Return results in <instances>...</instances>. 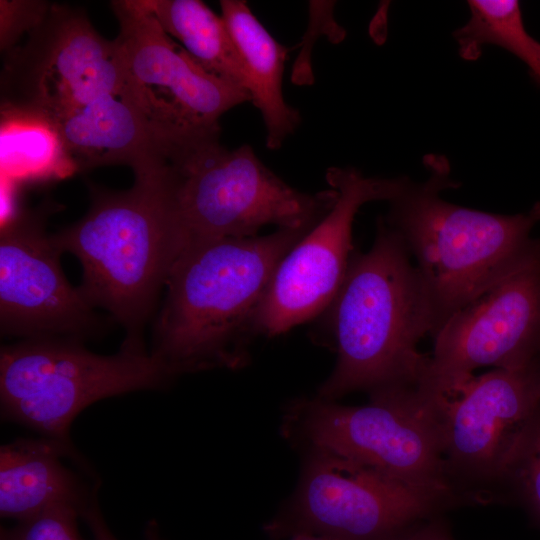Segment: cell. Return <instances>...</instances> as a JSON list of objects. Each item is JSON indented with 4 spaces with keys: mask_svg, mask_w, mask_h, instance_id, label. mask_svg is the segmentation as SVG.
<instances>
[{
    "mask_svg": "<svg viewBox=\"0 0 540 540\" xmlns=\"http://www.w3.org/2000/svg\"><path fill=\"white\" fill-rule=\"evenodd\" d=\"M312 227L187 244L170 271L150 353L174 378L243 366L269 282Z\"/></svg>",
    "mask_w": 540,
    "mask_h": 540,
    "instance_id": "1",
    "label": "cell"
},
{
    "mask_svg": "<svg viewBox=\"0 0 540 540\" xmlns=\"http://www.w3.org/2000/svg\"><path fill=\"white\" fill-rule=\"evenodd\" d=\"M134 176L124 191L90 184L87 213L52 236L80 261L86 300L124 328L121 345L145 349L144 326L186 239L169 162Z\"/></svg>",
    "mask_w": 540,
    "mask_h": 540,
    "instance_id": "2",
    "label": "cell"
},
{
    "mask_svg": "<svg viewBox=\"0 0 540 540\" xmlns=\"http://www.w3.org/2000/svg\"><path fill=\"white\" fill-rule=\"evenodd\" d=\"M400 235L380 217L367 252L351 255L343 282L327 308L337 350L319 397L353 391L418 387L429 357L418 343L435 331L423 278Z\"/></svg>",
    "mask_w": 540,
    "mask_h": 540,
    "instance_id": "3",
    "label": "cell"
},
{
    "mask_svg": "<svg viewBox=\"0 0 540 540\" xmlns=\"http://www.w3.org/2000/svg\"><path fill=\"white\" fill-rule=\"evenodd\" d=\"M428 159L430 177L420 183L405 177L384 218L416 259L432 303L435 333L454 313L540 257V239L530 237L540 221V202L514 215L447 202L441 190L456 187L448 162L434 155Z\"/></svg>",
    "mask_w": 540,
    "mask_h": 540,
    "instance_id": "4",
    "label": "cell"
},
{
    "mask_svg": "<svg viewBox=\"0 0 540 540\" xmlns=\"http://www.w3.org/2000/svg\"><path fill=\"white\" fill-rule=\"evenodd\" d=\"M173 379L146 349L121 345L115 354L100 355L77 340L20 339L0 350L1 415L43 437L72 444V422L89 405L163 389Z\"/></svg>",
    "mask_w": 540,
    "mask_h": 540,
    "instance_id": "5",
    "label": "cell"
},
{
    "mask_svg": "<svg viewBox=\"0 0 540 540\" xmlns=\"http://www.w3.org/2000/svg\"><path fill=\"white\" fill-rule=\"evenodd\" d=\"M169 163L186 245L254 237L266 225L310 228L337 198L331 187L307 193L290 186L250 145L228 149L220 138L205 141Z\"/></svg>",
    "mask_w": 540,
    "mask_h": 540,
    "instance_id": "6",
    "label": "cell"
},
{
    "mask_svg": "<svg viewBox=\"0 0 540 540\" xmlns=\"http://www.w3.org/2000/svg\"><path fill=\"white\" fill-rule=\"evenodd\" d=\"M370 394V402L363 406L321 398L300 405L302 431L314 450L342 456L456 502L444 456L439 402L418 387H386Z\"/></svg>",
    "mask_w": 540,
    "mask_h": 540,
    "instance_id": "7",
    "label": "cell"
},
{
    "mask_svg": "<svg viewBox=\"0 0 540 540\" xmlns=\"http://www.w3.org/2000/svg\"><path fill=\"white\" fill-rule=\"evenodd\" d=\"M125 88L115 39L102 37L82 9L53 3L25 42L4 54L1 111L50 123Z\"/></svg>",
    "mask_w": 540,
    "mask_h": 540,
    "instance_id": "8",
    "label": "cell"
},
{
    "mask_svg": "<svg viewBox=\"0 0 540 540\" xmlns=\"http://www.w3.org/2000/svg\"><path fill=\"white\" fill-rule=\"evenodd\" d=\"M127 89L154 126L188 147L220 137V117L251 102L243 88L203 69L159 25L140 0L110 2Z\"/></svg>",
    "mask_w": 540,
    "mask_h": 540,
    "instance_id": "9",
    "label": "cell"
},
{
    "mask_svg": "<svg viewBox=\"0 0 540 540\" xmlns=\"http://www.w3.org/2000/svg\"><path fill=\"white\" fill-rule=\"evenodd\" d=\"M455 501L342 456L314 450L290 515L272 535L313 533L335 540H393Z\"/></svg>",
    "mask_w": 540,
    "mask_h": 540,
    "instance_id": "10",
    "label": "cell"
},
{
    "mask_svg": "<svg viewBox=\"0 0 540 540\" xmlns=\"http://www.w3.org/2000/svg\"><path fill=\"white\" fill-rule=\"evenodd\" d=\"M325 177L335 203L278 264L259 308V334L280 335L329 307L352 255L355 215L368 202H389L405 180L367 177L353 167H330Z\"/></svg>",
    "mask_w": 540,
    "mask_h": 540,
    "instance_id": "11",
    "label": "cell"
},
{
    "mask_svg": "<svg viewBox=\"0 0 540 540\" xmlns=\"http://www.w3.org/2000/svg\"><path fill=\"white\" fill-rule=\"evenodd\" d=\"M55 206L44 201L1 222L0 331L4 336L85 342L107 330V322L63 273V252L46 230Z\"/></svg>",
    "mask_w": 540,
    "mask_h": 540,
    "instance_id": "12",
    "label": "cell"
},
{
    "mask_svg": "<svg viewBox=\"0 0 540 540\" xmlns=\"http://www.w3.org/2000/svg\"><path fill=\"white\" fill-rule=\"evenodd\" d=\"M418 389L440 401L481 367L514 369L540 354V257L517 269L434 333Z\"/></svg>",
    "mask_w": 540,
    "mask_h": 540,
    "instance_id": "13",
    "label": "cell"
},
{
    "mask_svg": "<svg viewBox=\"0 0 540 540\" xmlns=\"http://www.w3.org/2000/svg\"><path fill=\"white\" fill-rule=\"evenodd\" d=\"M450 480L506 479L540 410V354L529 364L472 376L439 401Z\"/></svg>",
    "mask_w": 540,
    "mask_h": 540,
    "instance_id": "14",
    "label": "cell"
},
{
    "mask_svg": "<svg viewBox=\"0 0 540 540\" xmlns=\"http://www.w3.org/2000/svg\"><path fill=\"white\" fill-rule=\"evenodd\" d=\"M48 124L77 171L127 165L137 172L167 163L186 149L154 126L127 85Z\"/></svg>",
    "mask_w": 540,
    "mask_h": 540,
    "instance_id": "15",
    "label": "cell"
},
{
    "mask_svg": "<svg viewBox=\"0 0 540 540\" xmlns=\"http://www.w3.org/2000/svg\"><path fill=\"white\" fill-rule=\"evenodd\" d=\"M64 458L84 465L72 444L54 439L20 438L0 448V515L17 522L42 511L69 506L82 512L97 497L99 484L88 485Z\"/></svg>",
    "mask_w": 540,
    "mask_h": 540,
    "instance_id": "16",
    "label": "cell"
},
{
    "mask_svg": "<svg viewBox=\"0 0 540 540\" xmlns=\"http://www.w3.org/2000/svg\"><path fill=\"white\" fill-rule=\"evenodd\" d=\"M221 16L242 57L247 91L259 110L269 150L280 149L301 124V115L283 96L282 78L288 49L279 43L243 0H221Z\"/></svg>",
    "mask_w": 540,
    "mask_h": 540,
    "instance_id": "17",
    "label": "cell"
},
{
    "mask_svg": "<svg viewBox=\"0 0 540 540\" xmlns=\"http://www.w3.org/2000/svg\"><path fill=\"white\" fill-rule=\"evenodd\" d=\"M140 2L203 69L247 91L245 66L222 16L200 0Z\"/></svg>",
    "mask_w": 540,
    "mask_h": 540,
    "instance_id": "18",
    "label": "cell"
},
{
    "mask_svg": "<svg viewBox=\"0 0 540 540\" xmlns=\"http://www.w3.org/2000/svg\"><path fill=\"white\" fill-rule=\"evenodd\" d=\"M468 5V22L453 34L460 56L474 61L479 58L483 45L500 46L522 60L540 85V42L526 31L520 3L516 0H472Z\"/></svg>",
    "mask_w": 540,
    "mask_h": 540,
    "instance_id": "19",
    "label": "cell"
},
{
    "mask_svg": "<svg viewBox=\"0 0 540 540\" xmlns=\"http://www.w3.org/2000/svg\"><path fill=\"white\" fill-rule=\"evenodd\" d=\"M1 168L11 178L73 170L54 129L46 121L3 111Z\"/></svg>",
    "mask_w": 540,
    "mask_h": 540,
    "instance_id": "20",
    "label": "cell"
},
{
    "mask_svg": "<svg viewBox=\"0 0 540 540\" xmlns=\"http://www.w3.org/2000/svg\"><path fill=\"white\" fill-rule=\"evenodd\" d=\"M506 479L515 483L540 525V410L523 435Z\"/></svg>",
    "mask_w": 540,
    "mask_h": 540,
    "instance_id": "21",
    "label": "cell"
},
{
    "mask_svg": "<svg viewBox=\"0 0 540 540\" xmlns=\"http://www.w3.org/2000/svg\"><path fill=\"white\" fill-rule=\"evenodd\" d=\"M80 512L69 506H56L2 528L0 540H84L78 529Z\"/></svg>",
    "mask_w": 540,
    "mask_h": 540,
    "instance_id": "22",
    "label": "cell"
},
{
    "mask_svg": "<svg viewBox=\"0 0 540 540\" xmlns=\"http://www.w3.org/2000/svg\"><path fill=\"white\" fill-rule=\"evenodd\" d=\"M52 3L43 0L0 1V49L3 54L19 45L20 38L36 29Z\"/></svg>",
    "mask_w": 540,
    "mask_h": 540,
    "instance_id": "23",
    "label": "cell"
},
{
    "mask_svg": "<svg viewBox=\"0 0 540 540\" xmlns=\"http://www.w3.org/2000/svg\"><path fill=\"white\" fill-rule=\"evenodd\" d=\"M81 518L88 525L94 540H117L108 528L101 514L97 497H95L90 505L82 512ZM144 540H165L160 535L156 521H150L147 524L144 531Z\"/></svg>",
    "mask_w": 540,
    "mask_h": 540,
    "instance_id": "24",
    "label": "cell"
},
{
    "mask_svg": "<svg viewBox=\"0 0 540 540\" xmlns=\"http://www.w3.org/2000/svg\"><path fill=\"white\" fill-rule=\"evenodd\" d=\"M393 540H454L445 522L435 517L420 521Z\"/></svg>",
    "mask_w": 540,
    "mask_h": 540,
    "instance_id": "25",
    "label": "cell"
},
{
    "mask_svg": "<svg viewBox=\"0 0 540 540\" xmlns=\"http://www.w3.org/2000/svg\"><path fill=\"white\" fill-rule=\"evenodd\" d=\"M291 540H335V539L325 537L322 535L313 534V533L302 532V533H297L293 535Z\"/></svg>",
    "mask_w": 540,
    "mask_h": 540,
    "instance_id": "26",
    "label": "cell"
}]
</instances>
